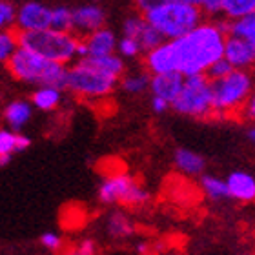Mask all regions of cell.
<instances>
[{"label": "cell", "mask_w": 255, "mask_h": 255, "mask_svg": "<svg viewBox=\"0 0 255 255\" xmlns=\"http://www.w3.org/2000/svg\"><path fill=\"white\" fill-rule=\"evenodd\" d=\"M49 29L59 33H71L73 31V18H71V9L66 5H59L51 9V24Z\"/></svg>", "instance_id": "cell-22"}, {"label": "cell", "mask_w": 255, "mask_h": 255, "mask_svg": "<svg viewBox=\"0 0 255 255\" xmlns=\"http://www.w3.org/2000/svg\"><path fill=\"white\" fill-rule=\"evenodd\" d=\"M223 59H226L234 69L246 68L255 62V48L250 42H246L243 38L228 37L224 40V53Z\"/></svg>", "instance_id": "cell-11"}, {"label": "cell", "mask_w": 255, "mask_h": 255, "mask_svg": "<svg viewBox=\"0 0 255 255\" xmlns=\"http://www.w3.org/2000/svg\"><path fill=\"white\" fill-rule=\"evenodd\" d=\"M108 232L113 237H121L123 239V237H129L135 232V226H133L131 219L128 217L126 213L115 212L108 219Z\"/></svg>", "instance_id": "cell-20"}, {"label": "cell", "mask_w": 255, "mask_h": 255, "mask_svg": "<svg viewBox=\"0 0 255 255\" xmlns=\"http://www.w3.org/2000/svg\"><path fill=\"white\" fill-rule=\"evenodd\" d=\"M7 69L16 80L24 82H37V84L66 90V71L62 64L49 62L27 49L16 48L15 53L7 60Z\"/></svg>", "instance_id": "cell-3"}, {"label": "cell", "mask_w": 255, "mask_h": 255, "mask_svg": "<svg viewBox=\"0 0 255 255\" xmlns=\"http://www.w3.org/2000/svg\"><path fill=\"white\" fill-rule=\"evenodd\" d=\"M138 9L144 13V20L155 27L164 38L184 37L201 26L199 2L191 0H160V2H138Z\"/></svg>", "instance_id": "cell-2"}, {"label": "cell", "mask_w": 255, "mask_h": 255, "mask_svg": "<svg viewBox=\"0 0 255 255\" xmlns=\"http://www.w3.org/2000/svg\"><path fill=\"white\" fill-rule=\"evenodd\" d=\"M40 243H42L48 250H53V252H59L60 248H62V239H60V235L53 234V232H46V234H42Z\"/></svg>", "instance_id": "cell-33"}, {"label": "cell", "mask_w": 255, "mask_h": 255, "mask_svg": "<svg viewBox=\"0 0 255 255\" xmlns=\"http://www.w3.org/2000/svg\"><path fill=\"white\" fill-rule=\"evenodd\" d=\"M51 24V9L40 2H26L16 11V31H44Z\"/></svg>", "instance_id": "cell-9"}, {"label": "cell", "mask_w": 255, "mask_h": 255, "mask_svg": "<svg viewBox=\"0 0 255 255\" xmlns=\"http://www.w3.org/2000/svg\"><path fill=\"white\" fill-rule=\"evenodd\" d=\"M146 64H148L149 71L153 75L173 73L175 71V64H173V55H171L170 42H164L157 49L149 51L148 57H146Z\"/></svg>", "instance_id": "cell-16"}, {"label": "cell", "mask_w": 255, "mask_h": 255, "mask_svg": "<svg viewBox=\"0 0 255 255\" xmlns=\"http://www.w3.org/2000/svg\"><path fill=\"white\" fill-rule=\"evenodd\" d=\"M212 112H230L239 108L252 91V77L243 69H234L221 80H210Z\"/></svg>", "instance_id": "cell-5"}, {"label": "cell", "mask_w": 255, "mask_h": 255, "mask_svg": "<svg viewBox=\"0 0 255 255\" xmlns=\"http://www.w3.org/2000/svg\"><path fill=\"white\" fill-rule=\"evenodd\" d=\"M16 46V31L15 27L0 31V62H7L9 57L15 53Z\"/></svg>", "instance_id": "cell-26"}, {"label": "cell", "mask_w": 255, "mask_h": 255, "mask_svg": "<svg viewBox=\"0 0 255 255\" xmlns=\"http://www.w3.org/2000/svg\"><path fill=\"white\" fill-rule=\"evenodd\" d=\"M119 51H121L124 57H135V55H138V51H140V46H138L137 40L124 37L123 40L119 42Z\"/></svg>", "instance_id": "cell-32"}, {"label": "cell", "mask_w": 255, "mask_h": 255, "mask_svg": "<svg viewBox=\"0 0 255 255\" xmlns=\"http://www.w3.org/2000/svg\"><path fill=\"white\" fill-rule=\"evenodd\" d=\"M77 44H79V38L73 37V33H59L53 29L16 31L18 48L27 49L49 62H57L62 66L64 62H69L77 55Z\"/></svg>", "instance_id": "cell-4"}, {"label": "cell", "mask_w": 255, "mask_h": 255, "mask_svg": "<svg viewBox=\"0 0 255 255\" xmlns=\"http://www.w3.org/2000/svg\"><path fill=\"white\" fill-rule=\"evenodd\" d=\"M62 255H77V252H75V250H69V252H66V254H62Z\"/></svg>", "instance_id": "cell-42"}, {"label": "cell", "mask_w": 255, "mask_h": 255, "mask_svg": "<svg viewBox=\"0 0 255 255\" xmlns=\"http://www.w3.org/2000/svg\"><path fill=\"white\" fill-rule=\"evenodd\" d=\"M175 164L179 170L188 175H197L204 170V159L199 153L186 148H179L175 151Z\"/></svg>", "instance_id": "cell-18"}, {"label": "cell", "mask_w": 255, "mask_h": 255, "mask_svg": "<svg viewBox=\"0 0 255 255\" xmlns=\"http://www.w3.org/2000/svg\"><path fill=\"white\" fill-rule=\"evenodd\" d=\"M219 27L223 29V33L228 31L232 37L243 38V40L250 42L255 48V11L248 16H245V18L234 20L230 24H219Z\"/></svg>", "instance_id": "cell-17"}, {"label": "cell", "mask_w": 255, "mask_h": 255, "mask_svg": "<svg viewBox=\"0 0 255 255\" xmlns=\"http://www.w3.org/2000/svg\"><path fill=\"white\" fill-rule=\"evenodd\" d=\"M11 162V155H0V166H5Z\"/></svg>", "instance_id": "cell-40"}, {"label": "cell", "mask_w": 255, "mask_h": 255, "mask_svg": "<svg viewBox=\"0 0 255 255\" xmlns=\"http://www.w3.org/2000/svg\"><path fill=\"white\" fill-rule=\"evenodd\" d=\"M168 102L166 101H162V99H159V97H153L151 99V108H153V112H157V113H164L166 110H168Z\"/></svg>", "instance_id": "cell-37"}, {"label": "cell", "mask_w": 255, "mask_h": 255, "mask_svg": "<svg viewBox=\"0 0 255 255\" xmlns=\"http://www.w3.org/2000/svg\"><path fill=\"white\" fill-rule=\"evenodd\" d=\"M16 9L9 2H0V29L7 27L11 24H15Z\"/></svg>", "instance_id": "cell-31"}, {"label": "cell", "mask_w": 255, "mask_h": 255, "mask_svg": "<svg viewBox=\"0 0 255 255\" xmlns=\"http://www.w3.org/2000/svg\"><path fill=\"white\" fill-rule=\"evenodd\" d=\"M202 190L206 191V195L213 201H223V199H230L228 186H226V181L219 179V177L212 175H204L201 179Z\"/></svg>", "instance_id": "cell-23"}, {"label": "cell", "mask_w": 255, "mask_h": 255, "mask_svg": "<svg viewBox=\"0 0 255 255\" xmlns=\"http://www.w3.org/2000/svg\"><path fill=\"white\" fill-rule=\"evenodd\" d=\"M230 197H234L237 201L248 202L255 199V177H252L246 171H234L226 179Z\"/></svg>", "instance_id": "cell-14"}, {"label": "cell", "mask_w": 255, "mask_h": 255, "mask_svg": "<svg viewBox=\"0 0 255 255\" xmlns=\"http://www.w3.org/2000/svg\"><path fill=\"white\" fill-rule=\"evenodd\" d=\"M4 117H5V121L11 124V128L20 129V128L29 121V117H31V106L24 101L11 102L9 106L5 108Z\"/></svg>", "instance_id": "cell-19"}, {"label": "cell", "mask_w": 255, "mask_h": 255, "mask_svg": "<svg viewBox=\"0 0 255 255\" xmlns=\"http://www.w3.org/2000/svg\"><path fill=\"white\" fill-rule=\"evenodd\" d=\"M223 11L232 18H245L255 11V0H223Z\"/></svg>", "instance_id": "cell-24"}, {"label": "cell", "mask_w": 255, "mask_h": 255, "mask_svg": "<svg viewBox=\"0 0 255 255\" xmlns=\"http://www.w3.org/2000/svg\"><path fill=\"white\" fill-rule=\"evenodd\" d=\"M149 86V77L146 73L128 75L123 79V90L128 93H142Z\"/></svg>", "instance_id": "cell-27"}, {"label": "cell", "mask_w": 255, "mask_h": 255, "mask_svg": "<svg viewBox=\"0 0 255 255\" xmlns=\"http://www.w3.org/2000/svg\"><path fill=\"white\" fill-rule=\"evenodd\" d=\"M199 5H201V11H206L210 15L223 11V0H202L199 2Z\"/></svg>", "instance_id": "cell-34"}, {"label": "cell", "mask_w": 255, "mask_h": 255, "mask_svg": "<svg viewBox=\"0 0 255 255\" xmlns=\"http://www.w3.org/2000/svg\"><path fill=\"white\" fill-rule=\"evenodd\" d=\"M71 18H73V29L93 33L97 29H102L106 22V11L97 4H86L71 9Z\"/></svg>", "instance_id": "cell-10"}, {"label": "cell", "mask_w": 255, "mask_h": 255, "mask_svg": "<svg viewBox=\"0 0 255 255\" xmlns=\"http://www.w3.org/2000/svg\"><path fill=\"white\" fill-rule=\"evenodd\" d=\"M184 86V77L181 73H164V75H153V79H149V88L153 91V97H159L168 104L175 101L177 95L181 93Z\"/></svg>", "instance_id": "cell-12"}, {"label": "cell", "mask_w": 255, "mask_h": 255, "mask_svg": "<svg viewBox=\"0 0 255 255\" xmlns=\"http://www.w3.org/2000/svg\"><path fill=\"white\" fill-rule=\"evenodd\" d=\"M75 252H77V255H95L97 246L91 239H86V241H82L77 248H75Z\"/></svg>", "instance_id": "cell-35"}, {"label": "cell", "mask_w": 255, "mask_h": 255, "mask_svg": "<svg viewBox=\"0 0 255 255\" xmlns=\"http://www.w3.org/2000/svg\"><path fill=\"white\" fill-rule=\"evenodd\" d=\"M137 252L140 255H148L149 254V246L146 245V243H138V245H137Z\"/></svg>", "instance_id": "cell-39"}, {"label": "cell", "mask_w": 255, "mask_h": 255, "mask_svg": "<svg viewBox=\"0 0 255 255\" xmlns=\"http://www.w3.org/2000/svg\"><path fill=\"white\" fill-rule=\"evenodd\" d=\"M99 199L104 204L121 202L124 206H140L149 201V191L144 190L128 173H115L108 177L99 188Z\"/></svg>", "instance_id": "cell-7"}, {"label": "cell", "mask_w": 255, "mask_h": 255, "mask_svg": "<svg viewBox=\"0 0 255 255\" xmlns=\"http://www.w3.org/2000/svg\"><path fill=\"white\" fill-rule=\"evenodd\" d=\"M84 44L88 49V57H104V55H113V49L117 48V38L113 31L102 27L90 33Z\"/></svg>", "instance_id": "cell-15"}, {"label": "cell", "mask_w": 255, "mask_h": 255, "mask_svg": "<svg viewBox=\"0 0 255 255\" xmlns=\"http://www.w3.org/2000/svg\"><path fill=\"white\" fill-rule=\"evenodd\" d=\"M60 102V91L55 90V88H48V86H42L38 88L35 93H33V104L40 110H55Z\"/></svg>", "instance_id": "cell-21"}, {"label": "cell", "mask_w": 255, "mask_h": 255, "mask_svg": "<svg viewBox=\"0 0 255 255\" xmlns=\"http://www.w3.org/2000/svg\"><path fill=\"white\" fill-rule=\"evenodd\" d=\"M248 138H250L252 142H255V128H250V129H248Z\"/></svg>", "instance_id": "cell-41"}, {"label": "cell", "mask_w": 255, "mask_h": 255, "mask_svg": "<svg viewBox=\"0 0 255 255\" xmlns=\"http://www.w3.org/2000/svg\"><path fill=\"white\" fill-rule=\"evenodd\" d=\"M173 110L190 117H206L212 112V90L206 75L184 77V86L177 99L171 102Z\"/></svg>", "instance_id": "cell-6"}, {"label": "cell", "mask_w": 255, "mask_h": 255, "mask_svg": "<svg viewBox=\"0 0 255 255\" xmlns=\"http://www.w3.org/2000/svg\"><path fill=\"white\" fill-rule=\"evenodd\" d=\"M29 146H31V140H29V137H26V135H20V133H16V140H15L16 151H24V149H27Z\"/></svg>", "instance_id": "cell-36"}, {"label": "cell", "mask_w": 255, "mask_h": 255, "mask_svg": "<svg viewBox=\"0 0 255 255\" xmlns=\"http://www.w3.org/2000/svg\"><path fill=\"white\" fill-rule=\"evenodd\" d=\"M117 86V79L106 77L93 69L73 66L66 71V90L88 97H106Z\"/></svg>", "instance_id": "cell-8"}, {"label": "cell", "mask_w": 255, "mask_h": 255, "mask_svg": "<svg viewBox=\"0 0 255 255\" xmlns=\"http://www.w3.org/2000/svg\"><path fill=\"white\" fill-rule=\"evenodd\" d=\"M224 40L223 29L215 24H201L184 37L170 40L175 71L182 77L204 73L212 64L223 59Z\"/></svg>", "instance_id": "cell-1"}, {"label": "cell", "mask_w": 255, "mask_h": 255, "mask_svg": "<svg viewBox=\"0 0 255 255\" xmlns=\"http://www.w3.org/2000/svg\"><path fill=\"white\" fill-rule=\"evenodd\" d=\"M248 115H250V117L255 121V93H254V97L250 99V102H248Z\"/></svg>", "instance_id": "cell-38"}, {"label": "cell", "mask_w": 255, "mask_h": 255, "mask_svg": "<svg viewBox=\"0 0 255 255\" xmlns=\"http://www.w3.org/2000/svg\"><path fill=\"white\" fill-rule=\"evenodd\" d=\"M137 42H138V46H140V49H146L149 53V51H153V49H157L159 46L164 44V37H162L155 27H151L148 22H146L140 35H138Z\"/></svg>", "instance_id": "cell-25"}, {"label": "cell", "mask_w": 255, "mask_h": 255, "mask_svg": "<svg viewBox=\"0 0 255 255\" xmlns=\"http://www.w3.org/2000/svg\"><path fill=\"white\" fill-rule=\"evenodd\" d=\"M15 140L16 133L9 129H0V155H11L13 151H16Z\"/></svg>", "instance_id": "cell-30"}, {"label": "cell", "mask_w": 255, "mask_h": 255, "mask_svg": "<svg viewBox=\"0 0 255 255\" xmlns=\"http://www.w3.org/2000/svg\"><path fill=\"white\" fill-rule=\"evenodd\" d=\"M144 24H146V20H144L142 16H129V18H126V20H124V26H123L124 37L137 40L140 31H142Z\"/></svg>", "instance_id": "cell-29"}, {"label": "cell", "mask_w": 255, "mask_h": 255, "mask_svg": "<svg viewBox=\"0 0 255 255\" xmlns=\"http://www.w3.org/2000/svg\"><path fill=\"white\" fill-rule=\"evenodd\" d=\"M79 66L88 69H93L97 73L112 77V79H119L124 71V62L117 55H104V57H84L80 59Z\"/></svg>", "instance_id": "cell-13"}, {"label": "cell", "mask_w": 255, "mask_h": 255, "mask_svg": "<svg viewBox=\"0 0 255 255\" xmlns=\"http://www.w3.org/2000/svg\"><path fill=\"white\" fill-rule=\"evenodd\" d=\"M232 71H234L232 64H230L226 59H221L215 64H212V66L206 69V73L204 75H206L208 80H221V79H224V77H228Z\"/></svg>", "instance_id": "cell-28"}]
</instances>
